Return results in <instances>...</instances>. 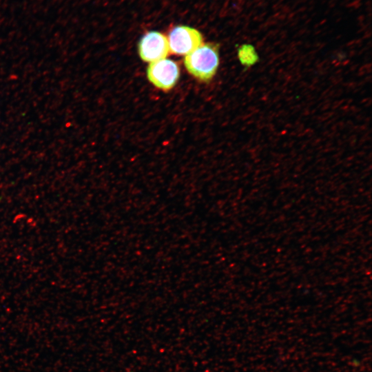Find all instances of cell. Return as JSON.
I'll return each instance as SVG.
<instances>
[{"mask_svg":"<svg viewBox=\"0 0 372 372\" xmlns=\"http://www.w3.org/2000/svg\"><path fill=\"white\" fill-rule=\"evenodd\" d=\"M169 52L178 55H187L203 44V37L196 29L178 25L168 34Z\"/></svg>","mask_w":372,"mask_h":372,"instance_id":"obj_2","label":"cell"},{"mask_svg":"<svg viewBox=\"0 0 372 372\" xmlns=\"http://www.w3.org/2000/svg\"><path fill=\"white\" fill-rule=\"evenodd\" d=\"M138 50L144 61L152 63L164 59L169 52L167 39L161 32H148L141 39Z\"/></svg>","mask_w":372,"mask_h":372,"instance_id":"obj_4","label":"cell"},{"mask_svg":"<svg viewBox=\"0 0 372 372\" xmlns=\"http://www.w3.org/2000/svg\"><path fill=\"white\" fill-rule=\"evenodd\" d=\"M238 56L240 63L247 68L252 66L258 60L256 51L249 44H244L238 48Z\"/></svg>","mask_w":372,"mask_h":372,"instance_id":"obj_5","label":"cell"},{"mask_svg":"<svg viewBox=\"0 0 372 372\" xmlns=\"http://www.w3.org/2000/svg\"><path fill=\"white\" fill-rule=\"evenodd\" d=\"M184 65L192 76L209 82L216 74L219 65L218 46L213 43L202 44L185 56Z\"/></svg>","mask_w":372,"mask_h":372,"instance_id":"obj_1","label":"cell"},{"mask_svg":"<svg viewBox=\"0 0 372 372\" xmlns=\"http://www.w3.org/2000/svg\"><path fill=\"white\" fill-rule=\"evenodd\" d=\"M180 76L178 65L169 59H161L149 63L147 68V76L156 87L167 91L176 83Z\"/></svg>","mask_w":372,"mask_h":372,"instance_id":"obj_3","label":"cell"}]
</instances>
